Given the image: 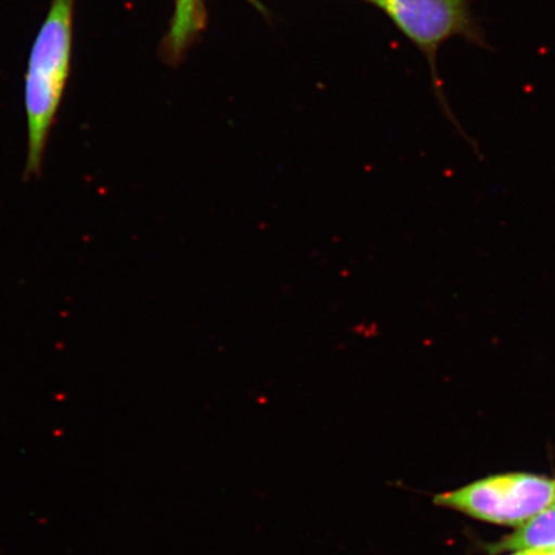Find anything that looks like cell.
Returning <instances> with one entry per match:
<instances>
[{
  "label": "cell",
  "mask_w": 555,
  "mask_h": 555,
  "mask_svg": "<svg viewBox=\"0 0 555 555\" xmlns=\"http://www.w3.org/2000/svg\"><path fill=\"white\" fill-rule=\"evenodd\" d=\"M75 0H53L34 41L25 85L27 158L24 177L43 168L48 135L64 95L72 66Z\"/></svg>",
  "instance_id": "cell-1"
},
{
  "label": "cell",
  "mask_w": 555,
  "mask_h": 555,
  "mask_svg": "<svg viewBox=\"0 0 555 555\" xmlns=\"http://www.w3.org/2000/svg\"><path fill=\"white\" fill-rule=\"evenodd\" d=\"M385 13L399 30L418 47L431 66L437 100L443 113L454 122L453 113L443 94L437 73V53L454 37H461L478 47H488L485 33L474 16L475 0H364Z\"/></svg>",
  "instance_id": "cell-2"
},
{
  "label": "cell",
  "mask_w": 555,
  "mask_h": 555,
  "mask_svg": "<svg viewBox=\"0 0 555 555\" xmlns=\"http://www.w3.org/2000/svg\"><path fill=\"white\" fill-rule=\"evenodd\" d=\"M434 502L485 522L519 529L555 508V480L530 474L496 475L442 492Z\"/></svg>",
  "instance_id": "cell-3"
},
{
  "label": "cell",
  "mask_w": 555,
  "mask_h": 555,
  "mask_svg": "<svg viewBox=\"0 0 555 555\" xmlns=\"http://www.w3.org/2000/svg\"><path fill=\"white\" fill-rule=\"evenodd\" d=\"M491 554L522 551H555V508L541 513L522 527L490 547Z\"/></svg>",
  "instance_id": "cell-4"
},
{
  "label": "cell",
  "mask_w": 555,
  "mask_h": 555,
  "mask_svg": "<svg viewBox=\"0 0 555 555\" xmlns=\"http://www.w3.org/2000/svg\"><path fill=\"white\" fill-rule=\"evenodd\" d=\"M203 0H176V11L166 46L172 57L182 54L196 34L204 27Z\"/></svg>",
  "instance_id": "cell-5"
},
{
  "label": "cell",
  "mask_w": 555,
  "mask_h": 555,
  "mask_svg": "<svg viewBox=\"0 0 555 555\" xmlns=\"http://www.w3.org/2000/svg\"><path fill=\"white\" fill-rule=\"evenodd\" d=\"M524 555H550V552H540V551H522Z\"/></svg>",
  "instance_id": "cell-6"
},
{
  "label": "cell",
  "mask_w": 555,
  "mask_h": 555,
  "mask_svg": "<svg viewBox=\"0 0 555 555\" xmlns=\"http://www.w3.org/2000/svg\"><path fill=\"white\" fill-rule=\"evenodd\" d=\"M511 555H524V552H513Z\"/></svg>",
  "instance_id": "cell-7"
},
{
  "label": "cell",
  "mask_w": 555,
  "mask_h": 555,
  "mask_svg": "<svg viewBox=\"0 0 555 555\" xmlns=\"http://www.w3.org/2000/svg\"><path fill=\"white\" fill-rule=\"evenodd\" d=\"M550 555H555V551H553V552H550Z\"/></svg>",
  "instance_id": "cell-8"
}]
</instances>
